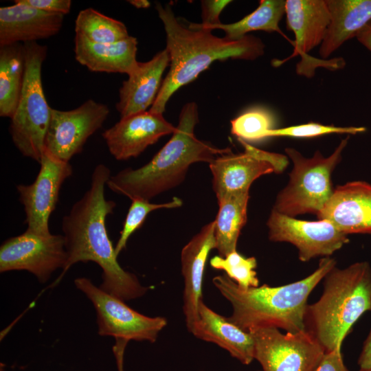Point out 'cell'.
<instances>
[{
    "label": "cell",
    "instance_id": "obj_1",
    "mask_svg": "<svg viewBox=\"0 0 371 371\" xmlns=\"http://www.w3.org/2000/svg\"><path fill=\"white\" fill-rule=\"evenodd\" d=\"M111 176L107 166L97 165L91 175L89 188L63 218L67 259L56 282L73 265L91 261L102 270L100 288L127 301L143 296L149 287L143 286L135 274L120 265L109 237L106 220L116 206L113 201L106 199L104 196V188Z\"/></svg>",
    "mask_w": 371,
    "mask_h": 371
},
{
    "label": "cell",
    "instance_id": "obj_2",
    "mask_svg": "<svg viewBox=\"0 0 371 371\" xmlns=\"http://www.w3.org/2000/svg\"><path fill=\"white\" fill-rule=\"evenodd\" d=\"M155 8L166 34L170 69L150 112L163 114L172 94L213 62L229 58L252 60L265 53V44L259 38L250 35L237 40L218 37L210 30L183 25L168 4L156 3Z\"/></svg>",
    "mask_w": 371,
    "mask_h": 371
},
{
    "label": "cell",
    "instance_id": "obj_3",
    "mask_svg": "<svg viewBox=\"0 0 371 371\" xmlns=\"http://www.w3.org/2000/svg\"><path fill=\"white\" fill-rule=\"evenodd\" d=\"M198 123L197 104L186 103L171 138L153 159L140 168H126L111 176L108 188L131 200L140 198L150 201L180 185L192 164L201 161L210 164L217 156L232 150L197 139L194 128Z\"/></svg>",
    "mask_w": 371,
    "mask_h": 371
},
{
    "label": "cell",
    "instance_id": "obj_4",
    "mask_svg": "<svg viewBox=\"0 0 371 371\" xmlns=\"http://www.w3.org/2000/svg\"><path fill=\"white\" fill-rule=\"evenodd\" d=\"M336 266L330 257L320 259L307 277L287 284L242 289L227 275L213 278L212 283L232 305L229 321L249 332L258 327H275L287 333L306 330L305 315L309 295Z\"/></svg>",
    "mask_w": 371,
    "mask_h": 371
},
{
    "label": "cell",
    "instance_id": "obj_5",
    "mask_svg": "<svg viewBox=\"0 0 371 371\" xmlns=\"http://www.w3.org/2000/svg\"><path fill=\"white\" fill-rule=\"evenodd\" d=\"M324 279L320 298L307 306L305 326L328 352L341 350L355 323L371 311V267L367 262L335 266Z\"/></svg>",
    "mask_w": 371,
    "mask_h": 371
},
{
    "label": "cell",
    "instance_id": "obj_6",
    "mask_svg": "<svg viewBox=\"0 0 371 371\" xmlns=\"http://www.w3.org/2000/svg\"><path fill=\"white\" fill-rule=\"evenodd\" d=\"M23 85L9 131L18 150L24 157L40 163L51 115V107L45 98L41 78L47 47L37 42H27L23 43Z\"/></svg>",
    "mask_w": 371,
    "mask_h": 371
},
{
    "label": "cell",
    "instance_id": "obj_7",
    "mask_svg": "<svg viewBox=\"0 0 371 371\" xmlns=\"http://www.w3.org/2000/svg\"><path fill=\"white\" fill-rule=\"evenodd\" d=\"M349 135L328 156L317 150L305 157L293 148L285 152L293 162L289 181L278 194L273 210L291 217L305 214L317 216L333 194L331 175L340 162Z\"/></svg>",
    "mask_w": 371,
    "mask_h": 371
},
{
    "label": "cell",
    "instance_id": "obj_8",
    "mask_svg": "<svg viewBox=\"0 0 371 371\" xmlns=\"http://www.w3.org/2000/svg\"><path fill=\"white\" fill-rule=\"evenodd\" d=\"M249 333L262 371H316L326 354L306 330L284 334L275 327H258Z\"/></svg>",
    "mask_w": 371,
    "mask_h": 371
},
{
    "label": "cell",
    "instance_id": "obj_9",
    "mask_svg": "<svg viewBox=\"0 0 371 371\" xmlns=\"http://www.w3.org/2000/svg\"><path fill=\"white\" fill-rule=\"evenodd\" d=\"M74 284L93 304L100 335L154 343L167 325L165 317H148L133 310L125 301L95 286L88 278H76Z\"/></svg>",
    "mask_w": 371,
    "mask_h": 371
},
{
    "label": "cell",
    "instance_id": "obj_10",
    "mask_svg": "<svg viewBox=\"0 0 371 371\" xmlns=\"http://www.w3.org/2000/svg\"><path fill=\"white\" fill-rule=\"evenodd\" d=\"M238 140L245 149L243 153H233L231 150L217 156L209 164L217 199L228 194L249 192L256 179L273 172L281 173L288 165L285 155Z\"/></svg>",
    "mask_w": 371,
    "mask_h": 371
},
{
    "label": "cell",
    "instance_id": "obj_11",
    "mask_svg": "<svg viewBox=\"0 0 371 371\" xmlns=\"http://www.w3.org/2000/svg\"><path fill=\"white\" fill-rule=\"evenodd\" d=\"M67 259L63 235L41 236L28 231L5 240L0 247L1 273L25 270L46 282Z\"/></svg>",
    "mask_w": 371,
    "mask_h": 371
},
{
    "label": "cell",
    "instance_id": "obj_12",
    "mask_svg": "<svg viewBox=\"0 0 371 371\" xmlns=\"http://www.w3.org/2000/svg\"><path fill=\"white\" fill-rule=\"evenodd\" d=\"M39 164L34 181L19 184L16 190L25 214L26 230L48 236L51 234L49 220L58 201L61 186L72 175L73 168L69 162L57 158L45 148Z\"/></svg>",
    "mask_w": 371,
    "mask_h": 371
},
{
    "label": "cell",
    "instance_id": "obj_13",
    "mask_svg": "<svg viewBox=\"0 0 371 371\" xmlns=\"http://www.w3.org/2000/svg\"><path fill=\"white\" fill-rule=\"evenodd\" d=\"M109 114L104 104L88 100L69 111L51 108L45 148L67 162L82 151L87 139L100 128Z\"/></svg>",
    "mask_w": 371,
    "mask_h": 371
},
{
    "label": "cell",
    "instance_id": "obj_14",
    "mask_svg": "<svg viewBox=\"0 0 371 371\" xmlns=\"http://www.w3.org/2000/svg\"><path fill=\"white\" fill-rule=\"evenodd\" d=\"M267 225L269 239L293 245L302 262L329 257L349 241L348 235L327 219L300 220L272 210Z\"/></svg>",
    "mask_w": 371,
    "mask_h": 371
},
{
    "label": "cell",
    "instance_id": "obj_15",
    "mask_svg": "<svg viewBox=\"0 0 371 371\" xmlns=\"http://www.w3.org/2000/svg\"><path fill=\"white\" fill-rule=\"evenodd\" d=\"M176 126L163 114L146 111L120 120L102 133L109 153L117 160L137 157L161 137L172 134Z\"/></svg>",
    "mask_w": 371,
    "mask_h": 371
},
{
    "label": "cell",
    "instance_id": "obj_16",
    "mask_svg": "<svg viewBox=\"0 0 371 371\" xmlns=\"http://www.w3.org/2000/svg\"><path fill=\"white\" fill-rule=\"evenodd\" d=\"M317 216L346 235L371 234V184L356 181L337 186Z\"/></svg>",
    "mask_w": 371,
    "mask_h": 371
},
{
    "label": "cell",
    "instance_id": "obj_17",
    "mask_svg": "<svg viewBox=\"0 0 371 371\" xmlns=\"http://www.w3.org/2000/svg\"><path fill=\"white\" fill-rule=\"evenodd\" d=\"M214 221L205 225L183 247L181 253L183 278V313L191 333L199 319V304L202 299L204 270L212 249H215Z\"/></svg>",
    "mask_w": 371,
    "mask_h": 371
},
{
    "label": "cell",
    "instance_id": "obj_18",
    "mask_svg": "<svg viewBox=\"0 0 371 371\" xmlns=\"http://www.w3.org/2000/svg\"><path fill=\"white\" fill-rule=\"evenodd\" d=\"M0 8V47L36 42L57 34L64 15L49 13L14 1Z\"/></svg>",
    "mask_w": 371,
    "mask_h": 371
},
{
    "label": "cell",
    "instance_id": "obj_19",
    "mask_svg": "<svg viewBox=\"0 0 371 371\" xmlns=\"http://www.w3.org/2000/svg\"><path fill=\"white\" fill-rule=\"evenodd\" d=\"M170 65L166 49L150 60L138 62L119 90L116 109L121 118L146 111L153 105L162 83L164 71Z\"/></svg>",
    "mask_w": 371,
    "mask_h": 371
},
{
    "label": "cell",
    "instance_id": "obj_20",
    "mask_svg": "<svg viewBox=\"0 0 371 371\" xmlns=\"http://www.w3.org/2000/svg\"><path fill=\"white\" fill-rule=\"evenodd\" d=\"M286 27L295 35L294 50L290 59L297 55L308 58L307 53L321 45L330 21L327 0H286Z\"/></svg>",
    "mask_w": 371,
    "mask_h": 371
},
{
    "label": "cell",
    "instance_id": "obj_21",
    "mask_svg": "<svg viewBox=\"0 0 371 371\" xmlns=\"http://www.w3.org/2000/svg\"><path fill=\"white\" fill-rule=\"evenodd\" d=\"M198 313L199 319L191 331L194 337L218 345L244 365L254 360V341L249 332L216 313L203 300Z\"/></svg>",
    "mask_w": 371,
    "mask_h": 371
},
{
    "label": "cell",
    "instance_id": "obj_22",
    "mask_svg": "<svg viewBox=\"0 0 371 371\" xmlns=\"http://www.w3.org/2000/svg\"><path fill=\"white\" fill-rule=\"evenodd\" d=\"M137 51V41L132 36L112 43H94L78 35L74 38L76 60L94 72L128 75L138 63Z\"/></svg>",
    "mask_w": 371,
    "mask_h": 371
},
{
    "label": "cell",
    "instance_id": "obj_23",
    "mask_svg": "<svg viewBox=\"0 0 371 371\" xmlns=\"http://www.w3.org/2000/svg\"><path fill=\"white\" fill-rule=\"evenodd\" d=\"M330 21L319 47L323 58L356 36L371 21V0H327Z\"/></svg>",
    "mask_w": 371,
    "mask_h": 371
},
{
    "label": "cell",
    "instance_id": "obj_24",
    "mask_svg": "<svg viewBox=\"0 0 371 371\" xmlns=\"http://www.w3.org/2000/svg\"><path fill=\"white\" fill-rule=\"evenodd\" d=\"M249 192L228 194L217 199L218 210L214 221L215 249L225 257L236 251L241 229L247 220Z\"/></svg>",
    "mask_w": 371,
    "mask_h": 371
},
{
    "label": "cell",
    "instance_id": "obj_25",
    "mask_svg": "<svg viewBox=\"0 0 371 371\" xmlns=\"http://www.w3.org/2000/svg\"><path fill=\"white\" fill-rule=\"evenodd\" d=\"M23 44L0 47V115L12 118L24 80Z\"/></svg>",
    "mask_w": 371,
    "mask_h": 371
},
{
    "label": "cell",
    "instance_id": "obj_26",
    "mask_svg": "<svg viewBox=\"0 0 371 371\" xmlns=\"http://www.w3.org/2000/svg\"><path fill=\"white\" fill-rule=\"evenodd\" d=\"M285 5L286 1L284 0H260L258 7L254 12L237 22L229 24L220 23L209 27H198L192 23L189 25L211 31L215 29L222 30L225 37L232 40L240 39L252 31L277 32L293 45V41L289 40L279 27L280 21L285 14Z\"/></svg>",
    "mask_w": 371,
    "mask_h": 371
},
{
    "label": "cell",
    "instance_id": "obj_27",
    "mask_svg": "<svg viewBox=\"0 0 371 371\" xmlns=\"http://www.w3.org/2000/svg\"><path fill=\"white\" fill-rule=\"evenodd\" d=\"M76 35L94 43H112L129 36L121 21L88 8L80 11L75 21Z\"/></svg>",
    "mask_w": 371,
    "mask_h": 371
},
{
    "label": "cell",
    "instance_id": "obj_28",
    "mask_svg": "<svg viewBox=\"0 0 371 371\" xmlns=\"http://www.w3.org/2000/svg\"><path fill=\"white\" fill-rule=\"evenodd\" d=\"M275 119L271 111L254 107L231 120V133L245 142H257L269 138Z\"/></svg>",
    "mask_w": 371,
    "mask_h": 371
},
{
    "label": "cell",
    "instance_id": "obj_29",
    "mask_svg": "<svg viewBox=\"0 0 371 371\" xmlns=\"http://www.w3.org/2000/svg\"><path fill=\"white\" fill-rule=\"evenodd\" d=\"M210 264L212 268L225 271V275L242 289L259 286V280L255 271L257 261L254 257H245L235 251L225 257L214 256Z\"/></svg>",
    "mask_w": 371,
    "mask_h": 371
},
{
    "label": "cell",
    "instance_id": "obj_30",
    "mask_svg": "<svg viewBox=\"0 0 371 371\" xmlns=\"http://www.w3.org/2000/svg\"><path fill=\"white\" fill-rule=\"evenodd\" d=\"M131 201L120 238L115 246L117 256L126 247V243L133 233L142 225L149 213L159 209L179 207L183 204V201L178 197H174L169 202L164 203H153L150 201L140 198L133 199Z\"/></svg>",
    "mask_w": 371,
    "mask_h": 371
},
{
    "label": "cell",
    "instance_id": "obj_31",
    "mask_svg": "<svg viewBox=\"0 0 371 371\" xmlns=\"http://www.w3.org/2000/svg\"><path fill=\"white\" fill-rule=\"evenodd\" d=\"M366 131V128L363 126H337L333 124L325 125L320 123L308 122L284 128H275L271 131L269 137L311 138L333 133L354 135Z\"/></svg>",
    "mask_w": 371,
    "mask_h": 371
},
{
    "label": "cell",
    "instance_id": "obj_32",
    "mask_svg": "<svg viewBox=\"0 0 371 371\" xmlns=\"http://www.w3.org/2000/svg\"><path fill=\"white\" fill-rule=\"evenodd\" d=\"M232 1L228 0H203L201 1V23H195L198 27H209L221 23L219 16L224 8Z\"/></svg>",
    "mask_w": 371,
    "mask_h": 371
},
{
    "label": "cell",
    "instance_id": "obj_33",
    "mask_svg": "<svg viewBox=\"0 0 371 371\" xmlns=\"http://www.w3.org/2000/svg\"><path fill=\"white\" fill-rule=\"evenodd\" d=\"M34 8L49 13L67 14L71 6L70 0H15Z\"/></svg>",
    "mask_w": 371,
    "mask_h": 371
},
{
    "label": "cell",
    "instance_id": "obj_34",
    "mask_svg": "<svg viewBox=\"0 0 371 371\" xmlns=\"http://www.w3.org/2000/svg\"><path fill=\"white\" fill-rule=\"evenodd\" d=\"M316 371H348L344 363L341 350L326 352Z\"/></svg>",
    "mask_w": 371,
    "mask_h": 371
},
{
    "label": "cell",
    "instance_id": "obj_35",
    "mask_svg": "<svg viewBox=\"0 0 371 371\" xmlns=\"http://www.w3.org/2000/svg\"><path fill=\"white\" fill-rule=\"evenodd\" d=\"M358 365L361 370L371 369V328L363 342V348L358 359Z\"/></svg>",
    "mask_w": 371,
    "mask_h": 371
},
{
    "label": "cell",
    "instance_id": "obj_36",
    "mask_svg": "<svg viewBox=\"0 0 371 371\" xmlns=\"http://www.w3.org/2000/svg\"><path fill=\"white\" fill-rule=\"evenodd\" d=\"M128 341L122 339H116L113 346V352L116 360L117 371H124V355Z\"/></svg>",
    "mask_w": 371,
    "mask_h": 371
},
{
    "label": "cell",
    "instance_id": "obj_37",
    "mask_svg": "<svg viewBox=\"0 0 371 371\" xmlns=\"http://www.w3.org/2000/svg\"><path fill=\"white\" fill-rule=\"evenodd\" d=\"M359 42L371 52V21L355 36Z\"/></svg>",
    "mask_w": 371,
    "mask_h": 371
},
{
    "label": "cell",
    "instance_id": "obj_38",
    "mask_svg": "<svg viewBox=\"0 0 371 371\" xmlns=\"http://www.w3.org/2000/svg\"><path fill=\"white\" fill-rule=\"evenodd\" d=\"M128 2L137 8H148L150 6V2L147 0H131Z\"/></svg>",
    "mask_w": 371,
    "mask_h": 371
},
{
    "label": "cell",
    "instance_id": "obj_39",
    "mask_svg": "<svg viewBox=\"0 0 371 371\" xmlns=\"http://www.w3.org/2000/svg\"><path fill=\"white\" fill-rule=\"evenodd\" d=\"M359 371H371V369L367 370H360Z\"/></svg>",
    "mask_w": 371,
    "mask_h": 371
},
{
    "label": "cell",
    "instance_id": "obj_40",
    "mask_svg": "<svg viewBox=\"0 0 371 371\" xmlns=\"http://www.w3.org/2000/svg\"><path fill=\"white\" fill-rule=\"evenodd\" d=\"M201 371H203V370H201Z\"/></svg>",
    "mask_w": 371,
    "mask_h": 371
}]
</instances>
